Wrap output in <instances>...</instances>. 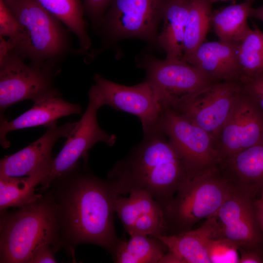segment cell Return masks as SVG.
<instances>
[{
	"instance_id": "1",
	"label": "cell",
	"mask_w": 263,
	"mask_h": 263,
	"mask_svg": "<svg viewBox=\"0 0 263 263\" xmlns=\"http://www.w3.org/2000/svg\"><path fill=\"white\" fill-rule=\"evenodd\" d=\"M82 159V164L78 161L44 190L56 205L60 247L74 258L80 244H96L111 253L118 239L113 215L114 202L120 195L108 179H100L91 171L88 156Z\"/></svg>"
},
{
	"instance_id": "2",
	"label": "cell",
	"mask_w": 263,
	"mask_h": 263,
	"mask_svg": "<svg viewBox=\"0 0 263 263\" xmlns=\"http://www.w3.org/2000/svg\"><path fill=\"white\" fill-rule=\"evenodd\" d=\"M190 174L181 155L159 126L108 173L119 195L135 190L150 194L165 212L178 188Z\"/></svg>"
},
{
	"instance_id": "3",
	"label": "cell",
	"mask_w": 263,
	"mask_h": 263,
	"mask_svg": "<svg viewBox=\"0 0 263 263\" xmlns=\"http://www.w3.org/2000/svg\"><path fill=\"white\" fill-rule=\"evenodd\" d=\"M0 263H29L46 244L60 249L56 205L46 191L17 211L0 210Z\"/></svg>"
},
{
	"instance_id": "4",
	"label": "cell",
	"mask_w": 263,
	"mask_h": 263,
	"mask_svg": "<svg viewBox=\"0 0 263 263\" xmlns=\"http://www.w3.org/2000/svg\"><path fill=\"white\" fill-rule=\"evenodd\" d=\"M16 18L19 30L7 39L11 51L31 63L59 71L58 66L72 51L64 25L37 0H3Z\"/></svg>"
},
{
	"instance_id": "5",
	"label": "cell",
	"mask_w": 263,
	"mask_h": 263,
	"mask_svg": "<svg viewBox=\"0 0 263 263\" xmlns=\"http://www.w3.org/2000/svg\"><path fill=\"white\" fill-rule=\"evenodd\" d=\"M233 187L219 166L189 175L165 210L167 235L190 230L200 221L216 214Z\"/></svg>"
},
{
	"instance_id": "6",
	"label": "cell",
	"mask_w": 263,
	"mask_h": 263,
	"mask_svg": "<svg viewBox=\"0 0 263 263\" xmlns=\"http://www.w3.org/2000/svg\"><path fill=\"white\" fill-rule=\"evenodd\" d=\"M140 65L163 108L179 111L194 95L216 82L183 60L146 55Z\"/></svg>"
},
{
	"instance_id": "7",
	"label": "cell",
	"mask_w": 263,
	"mask_h": 263,
	"mask_svg": "<svg viewBox=\"0 0 263 263\" xmlns=\"http://www.w3.org/2000/svg\"><path fill=\"white\" fill-rule=\"evenodd\" d=\"M24 59L11 51L0 61V111L25 100L33 102L60 94L54 86L58 72L27 64Z\"/></svg>"
},
{
	"instance_id": "8",
	"label": "cell",
	"mask_w": 263,
	"mask_h": 263,
	"mask_svg": "<svg viewBox=\"0 0 263 263\" xmlns=\"http://www.w3.org/2000/svg\"><path fill=\"white\" fill-rule=\"evenodd\" d=\"M167 0H113L99 26L106 38H133L157 44Z\"/></svg>"
},
{
	"instance_id": "9",
	"label": "cell",
	"mask_w": 263,
	"mask_h": 263,
	"mask_svg": "<svg viewBox=\"0 0 263 263\" xmlns=\"http://www.w3.org/2000/svg\"><path fill=\"white\" fill-rule=\"evenodd\" d=\"M88 95L89 102L85 113L59 153L53 158L48 174L39 184L41 191L54 179L74 167L80 158L87 156L89 150L95 144L102 142L112 146L116 142V135L108 133L98 123L97 111L103 106L94 85L90 88Z\"/></svg>"
},
{
	"instance_id": "10",
	"label": "cell",
	"mask_w": 263,
	"mask_h": 263,
	"mask_svg": "<svg viewBox=\"0 0 263 263\" xmlns=\"http://www.w3.org/2000/svg\"><path fill=\"white\" fill-rule=\"evenodd\" d=\"M159 127L181 155L190 174L219 166L212 136L181 113L164 108Z\"/></svg>"
},
{
	"instance_id": "11",
	"label": "cell",
	"mask_w": 263,
	"mask_h": 263,
	"mask_svg": "<svg viewBox=\"0 0 263 263\" xmlns=\"http://www.w3.org/2000/svg\"><path fill=\"white\" fill-rule=\"evenodd\" d=\"M102 106L135 115L143 133L159 125L163 108L150 85L146 81L132 86L119 84L97 73L93 76Z\"/></svg>"
},
{
	"instance_id": "12",
	"label": "cell",
	"mask_w": 263,
	"mask_h": 263,
	"mask_svg": "<svg viewBox=\"0 0 263 263\" xmlns=\"http://www.w3.org/2000/svg\"><path fill=\"white\" fill-rule=\"evenodd\" d=\"M256 190L234 185L216 214L221 235L239 247L263 248V236L256 215Z\"/></svg>"
},
{
	"instance_id": "13",
	"label": "cell",
	"mask_w": 263,
	"mask_h": 263,
	"mask_svg": "<svg viewBox=\"0 0 263 263\" xmlns=\"http://www.w3.org/2000/svg\"><path fill=\"white\" fill-rule=\"evenodd\" d=\"M242 93L240 80L216 82L194 95L177 112L205 130L214 140Z\"/></svg>"
},
{
	"instance_id": "14",
	"label": "cell",
	"mask_w": 263,
	"mask_h": 263,
	"mask_svg": "<svg viewBox=\"0 0 263 263\" xmlns=\"http://www.w3.org/2000/svg\"><path fill=\"white\" fill-rule=\"evenodd\" d=\"M263 139V115L243 89L231 113L214 139L220 164Z\"/></svg>"
},
{
	"instance_id": "15",
	"label": "cell",
	"mask_w": 263,
	"mask_h": 263,
	"mask_svg": "<svg viewBox=\"0 0 263 263\" xmlns=\"http://www.w3.org/2000/svg\"><path fill=\"white\" fill-rule=\"evenodd\" d=\"M77 125L76 122L58 126L56 122L47 126L46 132L37 140L0 159V176L21 177L42 175L45 178L52 166V151L55 144L59 138L69 137Z\"/></svg>"
},
{
	"instance_id": "16",
	"label": "cell",
	"mask_w": 263,
	"mask_h": 263,
	"mask_svg": "<svg viewBox=\"0 0 263 263\" xmlns=\"http://www.w3.org/2000/svg\"><path fill=\"white\" fill-rule=\"evenodd\" d=\"M129 196H119L114 209L130 235L143 234L156 238L167 235L168 225L162 207L147 192L135 190Z\"/></svg>"
},
{
	"instance_id": "17",
	"label": "cell",
	"mask_w": 263,
	"mask_h": 263,
	"mask_svg": "<svg viewBox=\"0 0 263 263\" xmlns=\"http://www.w3.org/2000/svg\"><path fill=\"white\" fill-rule=\"evenodd\" d=\"M216 215L206 219L199 227L177 234L157 236L167 251L160 263H210L207 244L211 239L222 238Z\"/></svg>"
},
{
	"instance_id": "18",
	"label": "cell",
	"mask_w": 263,
	"mask_h": 263,
	"mask_svg": "<svg viewBox=\"0 0 263 263\" xmlns=\"http://www.w3.org/2000/svg\"><path fill=\"white\" fill-rule=\"evenodd\" d=\"M239 42L220 40L204 42L185 61L215 82L240 80Z\"/></svg>"
},
{
	"instance_id": "19",
	"label": "cell",
	"mask_w": 263,
	"mask_h": 263,
	"mask_svg": "<svg viewBox=\"0 0 263 263\" xmlns=\"http://www.w3.org/2000/svg\"><path fill=\"white\" fill-rule=\"evenodd\" d=\"M81 107L64 100L60 94L52 95L34 102L28 111L11 121L0 116V142L3 148H8L10 142L7 134L12 131L39 126L47 127L58 119L72 114H79Z\"/></svg>"
},
{
	"instance_id": "20",
	"label": "cell",
	"mask_w": 263,
	"mask_h": 263,
	"mask_svg": "<svg viewBox=\"0 0 263 263\" xmlns=\"http://www.w3.org/2000/svg\"><path fill=\"white\" fill-rule=\"evenodd\" d=\"M189 0H167L166 3L157 44L165 51L167 59H183Z\"/></svg>"
},
{
	"instance_id": "21",
	"label": "cell",
	"mask_w": 263,
	"mask_h": 263,
	"mask_svg": "<svg viewBox=\"0 0 263 263\" xmlns=\"http://www.w3.org/2000/svg\"><path fill=\"white\" fill-rule=\"evenodd\" d=\"M219 166L234 185L259 192L263 186V139Z\"/></svg>"
},
{
	"instance_id": "22",
	"label": "cell",
	"mask_w": 263,
	"mask_h": 263,
	"mask_svg": "<svg viewBox=\"0 0 263 263\" xmlns=\"http://www.w3.org/2000/svg\"><path fill=\"white\" fill-rule=\"evenodd\" d=\"M167 251L157 238L134 234L128 240L118 238L111 253L116 263H160Z\"/></svg>"
},
{
	"instance_id": "23",
	"label": "cell",
	"mask_w": 263,
	"mask_h": 263,
	"mask_svg": "<svg viewBox=\"0 0 263 263\" xmlns=\"http://www.w3.org/2000/svg\"><path fill=\"white\" fill-rule=\"evenodd\" d=\"M253 0L227 6L212 12L210 25L219 40L239 42L250 30L247 23Z\"/></svg>"
},
{
	"instance_id": "24",
	"label": "cell",
	"mask_w": 263,
	"mask_h": 263,
	"mask_svg": "<svg viewBox=\"0 0 263 263\" xmlns=\"http://www.w3.org/2000/svg\"><path fill=\"white\" fill-rule=\"evenodd\" d=\"M49 13L59 20L77 38L78 52L85 53L91 47L84 19L81 0H37Z\"/></svg>"
},
{
	"instance_id": "25",
	"label": "cell",
	"mask_w": 263,
	"mask_h": 263,
	"mask_svg": "<svg viewBox=\"0 0 263 263\" xmlns=\"http://www.w3.org/2000/svg\"><path fill=\"white\" fill-rule=\"evenodd\" d=\"M210 0H190L186 27L183 60L205 42L212 13Z\"/></svg>"
},
{
	"instance_id": "26",
	"label": "cell",
	"mask_w": 263,
	"mask_h": 263,
	"mask_svg": "<svg viewBox=\"0 0 263 263\" xmlns=\"http://www.w3.org/2000/svg\"><path fill=\"white\" fill-rule=\"evenodd\" d=\"M44 178L42 175L21 177L0 176V210L20 207L35 200L39 195L35 188Z\"/></svg>"
},
{
	"instance_id": "27",
	"label": "cell",
	"mask_w": 263,
	"mask_h": 263,
	"mask_svg": "<svg viewBox=\"0 0 263 263\" xmlns=\"http://www.w3.org/2000/svg\"><path fill=\"white\" fill-rule=\"evenodd\" d=\"M240 80L263 74V32L255 25L239 42Z\"/></svg>"
},
{
	"instance_id": "28",
	"label": "cell",
	"mask_w": 263,
	"mask_h": 263,
	"mask_svg": "<svg viewBox=\"0 0 263 263\" xmlns=\"http://www.w3.org/2000/svg\"><path fill=\"white\" fill-rule=\"evenodd\" d=\"M239 246L224 238H213L207 244V250L210 263H239Z\"/></svg>"
},
{
	"instance_id": "29",
	"label": "cell",
	"mask_w": 263,
	"mask_h": 263,
	"mask_svg": "<svg viewBox=\"0 0 263 263\" xmlns=\"http://www.w3.org/2000/svg\"><path fill=\"white\" fill-rule=\"evenodd\" d=\"M240 81L244 92L263 115V74Z\"/></svg>"
},
{
	"instance_id": "30",
	"label": "cell",
	"mask_w": 263,
	"mask_h": 263,
	"mask_svg": "<svg viewBox=\"0 0 263 263\" xmlns=\"http://www.w3.org/2000/svg\"><path fill=\"white\" fill-rule=\"evenodd\" d=\"M18 21L3 0H0V36L8 39L14 38L18 33Z\"/></svg>"
},
{
	"instance_id": "31",
	"label": "cell",
	"mask_w": 263,
	"mask_h": 263,
	"mask_svg": "<svg viewBox=\"0 0 263 263\" xmlns=\"http://www.w3.org/2000/svg\"><path fill=\"white\" fill-rule=\"evenodd\" d=\"M113 0H82L84 13L95 26H99L108 6Z\"/></svg>"
},
{
	"instance_id": "32",
	"label": "cell",
	"mask_w": 263,
	"mask_h": 263,
	"mask_svg": "<svg viewBox=\"0 0 263 263\" xmlns=\"http://www.w3.org/2000/svg\"><path fill=\"white\" fill-rule=\"evenodd\" d=\"M239 263H263V248L239 246Z\"/></svg>"
},
{
	"instance_id": "33",
	"label": "cell",
	"mask_w": 263,
	"mask_h": 263,
	"mask_svg": "<svg viewBox=\"0 0 263 263\" xmlns=\"http://www.w3.org/2000/svg\"><path fill=\"white\" fill-rule=\"evenodd\" d=\"M54 247L49 244L40 246L35 252L29 263H56Z\"/></svg>"
},
{
	"instance_id": "34",
	"label": "cell",
	"mask_w": 263,
	"mask_h": 263,
	"mask_svg": "<svg viewBox=\"0 0 263 263\" xmlns=\"http://www.w3.org/2000/svg\"><path fill=\"white\" fill-rule=\"evenodd\" d=\"M258 192L260 193V195L258 199L256 196L254 205L256 215L263 236V186L260 189Z\"/></svg>"
},
{
	"instance_id": "35",
	"label": "cell",
	"mask_w": 263,
	"mask_h": 263,
	"mask_svg": "<svg viewBox=\"0 0 263 263\" xmlns=\"http://www.w3.org/2000/svg\"><path fill=\"white\" fill-rule=\"evenodd\" d=\"M12 50V46L8 39L0 36V61L2 60Z\"/></svg>"
},
{
	"instance_id": "36",
	"label": "cell",
	"mask_w": 263,
	"mask_h": 263,
	"mask_svg": "<svg viewBox=\"0 0 263 263\" xmlns=\"http://www.w3.org/2000/svg\"><path fill=\"white\" fill-rule=\"evenodd\" d=\"M249 17L263 22V5L257 8L252 7L250 12Z\"/></svg>"
},
{
	"instance_id": "37",
	"label": "cell",
	"mask_w": 263,
	"mask_h": 263,
	"mask_svg": "<svg viewBox=\"0 0 263 263\" xmlns=\"http://www.w3.org/2000/svg\"><path fill=\"white\" fill-rule=\"evenodd\" d=\"M226 0H211V1L213 3V2H217V1H226ZM253 0L254 1V0Z\"/></svg>"
}]
</instances>
